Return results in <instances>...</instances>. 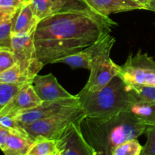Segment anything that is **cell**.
<instances>
[{
	"instance_id": "1",
	"label": "cell",
	"mask_w": 155,
	"mask_h": 155,
	"mask_svg": "<svg viewBox=\"0 0 155 155\" xmlns=\"http://www.w3.org/2000/svg\"><path fill=\"white\" fill-rule=\"evenodd\" d=\"M117 25L108 16L90 8L54 12L39 21L35 32V46L44 65L74 54L110 34Z\"/></svg>"
},
{
	"instance_id": "2",
	"label": "cell",
	"mask_w": 155,
	"mask_h": 155,
	"mask_svg": "<svg viewBox=\"0 0 155 155\" xmlns=\"http://www.w3.org/2000/svg\"><path fill=\"white\" fill-rule=\"evenodd\" d=\"M80 130L95 155H111L123 142L138 139L145 133L146 126L128 110L106 118L83 117Z\"/></svg>"
},
{
	"instance_id": "3",
	"label": "cell",
	"mask_w": 155,
	"mask_h": 155,
	"mask_svg": "<svg viewBox=\"0 0 155 155\" xmlns=\"http://www.w3.org/2000/svg\"><path fill=\"white\" fill-rule=\"evenodd\" d=\"M85 117L106 118L127 110L132 103L136 102L131 86L119 76L95 92L82 89L77 95Z\"/></svg>"
},
{
	"instance_id": "4",
	"label": "cell",
	"mask_w": 155,
	"mask_h": 155,
	"mask_svg": "<svg viewBox=\"0 0 155 155\" xmlns=\"http://www.w3.org/2000/svg\"><path fill=\"white\" fill-rule=\"evenodd\" d=\"M114 42L115 39L110 34L97 42L91 59L89 80L83 89L90 92L98 91L119 75L120 66L115 64L110 57Z\"/></svg>"
},
{
	"instance_id": "5",
	"label": "cell",
	"mask_w": 155,
	"mask_h": 155,
	"mask_svg": "<svg viewBox=\"0 0 155 155\" xmlns=\"http://www.w3.org/2000/svg\"><path fill=\"white\" fill-rule=\"evenodd\" d=\"M84 117L81 107L61 112L50 117L39 120L23 127L29 137L34 141L42 137L57 140L68 127Z\"/></svg>"
},
{
	"instance_id": "6",
	"label": "cell",
	"mask_w": 155,
	"mask_h": 155,
	"mask_svg": "<svg viewBox=\"0 0 155 155\" xmlns=\"http://www.w3.org/2000/svg\"><path fill=\"white\" fill-rule=\"evenodd\" d=\"M36 23L28 32L12 35V51L23 74L33 83L34 77L45 65L39 60L35 46V32Z\"/></svg>"
},
{
	"instance_id": "7",
	"label": "cell",
	"mask_w": 155,
	"mask_h": 155,
	"mask_svg": "<svg viewBox=\"0 0 155 155\" xmlns=\"http://www.w3.org/2000/svg\"><path fill=\"white\" fill-rule=\"evenodd\" d=\"M118 76L130 86H155V61L147 53L130 54Z\"/></svg>"
},
{
	"instance_id": "8",
	"label": "cell",
	"mask_w": 155,
	"mask_h": 155,
	"mask_svg": "<svg viewBox=\"0 0 155 155\" xmlns=\"http://www.w3.org/2000/svg\"><path fill=\"white\" fill-rule=\"evenodd\" d=\"M78 107H81V105L78 97L75 95V97L71 98L53 101H42L37 107L24 110L14 118L23 128L24 126L32 124L39 120L50 117L59 113Z\"/></svg>"
},
{
	"instance_id": "9",
	"label": "cell",
	"mask_w": 155,
	"mask_h": 155,
	"mask_svg": "<svg viewBox=\"0 0 155 155\" xmlns=\"http://www.w3.org/2000/svg\"><path fill=\"white\" fill-rule=\"evenodd\" d=\"M81 119L68 127L56 140L57 149L61 155H95L82 135L80 127Z\"/></svg>"
},
{
	"instance_id": "10",
	"label": "cell",
	"mask_w": 155,
	"mask_h": 155,
	"mask_svg": "<svg viewBox=\"0 0 155 155\" xmlns=\"http://www.w3.org/2000/svg\"><path fill=\"white\" fill-rule=\"evenodd\" d=\"M35 92L42 101H53L75 97L64 89L52 74L36 75L32 83Z\"/></svg>"
},
{
	"instance_id": "11",
	"label": "cell",
	"mask_w": 155,
	"mask_h": 155,
	"mask_svg": "<svg viewBox=\"0 0 155 155\" xmlns=\"http://www.w3.org/2000/svg\"><path fill=\"white\" fill-rule=\"evenodd\" d=\"M42 102L35 92L33 84L27 83L18 91V93L0 111V115L14 118L24 110L37 107Z\"/></svg>"
},
{
	"instance_id": "12",
	"label": "cell",
	"mask_w": 155,
	"mask_h": 155,
	"mask_svg": "<svg viewBox=\"0 0 155 155\" xmlns=\"http://www.w3.org/2000/svg\"><path fill=\"white\" fill-rule=\"evenodd\" d=\"M86 5L98 15L109 16L110 14L134 10H148L138 0H83Z\"/></svg>"
},
{
	"instance_id": "13",
	"label": "cell",
	"mask_w": 155,
	"mask_h": 155,
	"mask_svg": "<svg viewBox=\"0 0 155 155\" xmlns=\"http://www.w3.org/2000/svg\"><path fill=\"white\" fill-rule=\"evenodd\" d=\"M39 22V20L35 18L29 2L25 0L22 5L17 11L13 18L12 35L27 33L36 23Z\"/></svg>"
},
{
	"instance_id": "14",
	"label": "cell",
	"mask_w": 155,
	"mask_h": 155,
	"mask_svg": "<svg viewBox=\"0 0 155 155\" xmlns=\"http://www.w3.org/2000/svg\"><path fill=\"white\" fill-rule=\"evenodd\" d=\"M33 142L27 136L10 133L2 151L5 155H27Z\"/></svg>"
},
{
	"instance_id": "15",
	"label": "cell",
	"mask_w": 155,
	"mask_h": 155,
	"mask_svg": "<svg viewBox=\"0 0 155 155\" xmlns=\"http://www.w3.org/2000/svg\"><path fill=\"white\" fill-rule=\"evenodd\" d=\"M81 50L74 54H69L68 56L62 58L55 61L54 64L64 63L71 66L72 68H85V69H90V62L92 59V54L94 52L96 43Z\"/></svg>"
},
{
	"instance_id": "16",
	"label": "cell",
	"mask_w": 155,
	"mask_h": 155,
	"mask_svg": "<svg viewBox=\"0 0 155 155\" xmlns=\"http://www.w3.org/2000/svg\"><path fill=\"white\" fill-rule=\"evenodd\" d=\"M0 83L7 84H27L32 83L21 71L20 66L15 64L12 68L0 73Z\"/></svg>"
},
{
	"instance_id": "17",
	"label": "cell",
	"mask_w": 155,
	"mask_h": 155,
	"mask_svg": "<svg viewBox=\"0 0 155 155\" xmlns=\"http://www.w3.org/2000/svg\"><path fill=\"white\" fill-rule=\"evenodd\" d=\"M57 151L56 140L38 137L29 151L30 155H53Z\"/></svg>"
},
{
	"instance_id": "18",
	"label": "cell",
	"mask_w": 155,
	"mask_h": 155,
	"mask_svg": "<svg viewBox=\"0 0 155 155\" xmlns=\"http://www.w3.org/2000/svg\"><path fill=\"white\" fill-rule=\"evenodd\" d=\"M29 2L35 18L39 21L55 12L54 5L51 0H26Z\"/></svg>"
},
{
	"instance_id": "19",
	"label": "cell",
	"mask_w": 155,
	"mask_h": 155,
	"mask_svg": "<svg viewBox=\"0 0 155 155\" xmlns=\"http://www.w3.org/2000/svg\"><path fill=\"white\" fill-rule=\"evenodd\" d=\"M131 89L136 102L155 104V86L136 85L131 86Z\"/></svg>"
},
{
	"instance_id": "20",
	"label": "cell",
	"mask_w": 155,
	"mask_h": 155,
	"mask_svg": "<svg viewBox=\"0 0 155 155\" xmlns=\"http://www.w3.org/2000/svg\"><path fill=\"white\" fill-rule=\"evenodd\" d=\"M143 150L137 139H132L123 142L114 149L111 155H140Z\"/></svg>"
},
{
	"instance_id": "21",
	"label": "cell",
	"mask_w": 155,
	"mask_h": 155,
	"mask_svg": "<svg viewBox=\"0 0 155 155\" xmlns=\"http://www.w3.org/2000/svg\"><path fill=\"white\" fill-rule=\"evenodd\" d=\"M26 84H7L0 83V111Z\"/></svg>"
},
{
	"instance_id": "22",
	"label": "cell",
	"mask_w": 155,
	"mask_h": 155,
	"mask_svg": "<svg viewBox=\"0 0 155 155\" xmlns=\"http://www.w3.org/2000/svg\"><path fill=\"white\" fill-rule=\"evenodd\" d=\"M13 19L0 23V49L12 50V28Z\"/></svg>"
},
{
	"instance_id": "23",
	"label": "cell",
	"mask_w": 155,
	"mask_h": 155,
	"mask_svg": "<svg viewBox=\"0 0 155 155\" xmlns=\"http://www.w3.org/2000/svg\"><path fill=\"white\" fill-rule=\"evenodd\" d=\"M54 5L55 12L70 9L89 8L83 0H51Z\"/></svg>"
},
{
	"instance_id": "24",
	"label": "cell",
	"mask_w": 155,
	"mask_h": 155,
	"mask_svg": "<svg viewBox=\"0 0 155 155\" xmlns=\"http://www.w3.org/2000/svg\"><path fill=\"white\" fill-rule=\"evenodd\" d=\"M0 126L8 130L11 133L22 135V136L29 137L25 130L17 123L15 118L5 116V115H0Z\"/></svg>"
},
{
	"instance_id": "25",
	"label": "cell",
	"mask_w": 155,
	"mask_h": 155,
	"mask_svg": "<svg viewBox=\"0 0 155 155\" xmlns=\"http://www.w3.org/2000/svg\"><path fill=\"white\" fill-rule=\"evenodd\" d=\"M16 63V58L12 50L0 49V73L12 68Z\"/></svg>"
},
{
	"instance_id": "26",
	"label": "cell",
	"mask_w": 155,
	"mask_h": 155,
	"mask_svg": "<svg viewBox=\"0 0 155 155\" xmlns=\"http://www.w3.org/2000/svg\"><path fill=\"white\" fill-rule=\"evenodd\" d=\"M145 133L147 142L142 151L148 155H155V126H147Z\"/></svg>"
},
{
	"instance_id": "27",
	"label": "cell",
	"mask_w": 155,
	"mask_h": 155,
	"mask_svg": "<svg viewBox=\"0 0 155 155\" xmlns=\"http://www.w3.org/2000/svg\"><path fill=\"white\" fill-rule=\"evenodd\" d=\"M25 0H0V7L18 10Z\"/></svg>"
},
{
	"instance_id": "28",
	"label": "cell",
	"mask_w": 155,
	"mask_h": 155,
	"mask_svg": "<svg viewBox=\"0 0 155 155\" xmlns=\"http://www.w3.org/2000/svg\"><path fill=\"white\" fill-rule=\"evenodd\" d=\"M18 10L5 8L0 7V23L8 21V20L13 19Z\"/></svg>"
},
{
	"instance_id": "29",
	"label": "cell",
	"mask_w": 155,
	"mask_h": 155,
	"mask_svg": "<svg viewBox=\"0 0 155 155\" xmlns=\"http://www.w3.org/2000/svg\"><path fill=\"white\" fill-rule=\"evenodd\" d=\"M10 132L7 130L6 129L3 128L2 127L0 126V149H2L4 148L5 145L6 143L8 137Z\"/></svg>"
},
{
	"instance_id": "30",
	"label": "cell",
	"mask_w": 155,
	"mask_h": 155,
	"mask_svg": "<svg viewBox=\"0 0 155 155\" xmlns=\"http://www.w3.org/2000/svg\"><path fill=\"white\" fill-rule=\"evenodd\" d=\"M144 124L145 126H155V104H154V107H153V112L151 114V116L145 120Z\"/></svg>"
},
{
	"instance_id": "31",
	"label": "cell",
	"mask_w": 155,
	"mask_h": 155,
	"mask_svg": "<svg viewBox=\"0 0 155 155\" xmlns=\"http://www.w3.org/2000/svg\"><path fill=\"white\" fill-rule=\"evenodd\" d=\"M138 1L146 6L148 8V11H151V2H150V0H138Z\"/></svg>"
},
{
	"instance_id": "32",
	"label": "cell",
	"mask_w": 155,
	"mask_h": 155,
	"mask_svg": "<svg viewBox=\"0 0 155 155\" xmlns=\"http://www.w3.org/2000/svg\"><path fill=\"white\" fill-rule=\"evenodd\" d=\"M151 2V11L155 12V0H150Z\"/></svg>"
},
{
	"instance_id": "33",
	"label": "cell",
	"mask_w": 155,
	"mask_h": 155,
	"mask_svg": "<svg viewBox=\"0 0 155 155\" xmlns=\"http://www.w3.org/2000/svg\"><path fill=\"white\" fill-rule=\"evenodd\" d=\"M53 155H61V154H60V153H59V151H58V149H57V151H56V152L54 153V154H53Z\"/></svg>"
},
{
	"instance_id": "34",
	"label": "cell",
	"mask_w": 155,
	"mask_h": 155,
	"mask_svg": "<svg viewBox=\"0 0 155 155\" xmlns=\"http://www.w3.org/2000/svg\"><path fill=\"white\" fill-rule=\"evenodd\" d=\"M140 155H148V154H145V153L143 152V151H142V153H141V154Z\"/></svg>"
},
{
	"instance_id": "35",
	"label": "cell",
	"mask_w": 155,
	"mask_h": 155,
	"mask_svg": "<svg viewBox=\"0 0 155 155\" xmlns=\"http://www.w3.org/2000/svg\"><path fill=\"white\" fill-rule=\"evenodd\" d=\"M27 155H30V154H27Z\"/></svg>"
}]
</instances>
